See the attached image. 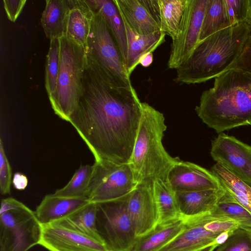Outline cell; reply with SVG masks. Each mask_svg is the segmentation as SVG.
Wrapping results in <instances>:
<instances>
[{"instance_id": "obj_1", "label": "cell", "mask_w": 251, "mask_h": 251, "mask_svg": "<svg viewBox=\"0 0 251 251\" xmlns=\"http://www.w3.org/2000/svg\"><path fill=\"white\" fill-rule=\"evenodd\" d=\"M142 114V102L133 86L111 87L87 65L82 95L69 123L95 161L129 163Z\"/></svg>"}, {"instance_id": "obj_18", "label": "cell", "mask_w": 251, "mask_h": 251, "mask_svg": "<svg viewBox=\"0 0 251 251\" xmlns=\"http://www.w3.org/2000/svg\"><path fill=\"white\" fill-rule=\"evenodd\" d=\"M120 14L129 27L136 33L146 35L160 28L144 0H113Z\"/></svg>"}, {"instance_id": "obj_28", "label": "cell", "mask_w": 251, "mask_h": 251, "mask_svg": "<svg viewBox=\"0 0 251 251\" xmlns=\"http://www.w3.org/2000/svg\"><path fill=\"white\" fill-rule=\"evenodd\" d=\"M187 0H158L160 16V31L170 36L176 35Z\"/></svg>"}, {"instance_id": "obj_2", "label": "cell", "mask_w": 251, "mask_h": 251, "mask_svg": "<svg viewBox=\"0 0 251 251\" xmlns=\"http://www.w3.org/2000/svg\"><path fill=\"white\" fill-rule=\"evenodd\" d=\"M195 111L217 133L251 125V75L232 68L214 78L204 91Z\"/></svg>"}, {"instance_id": "obj_22", "label": "cell", "mask_w": 251, "mask_h": 251, "mask_svg": "<svg viewBox=\"0 0 251 251\" xmlns=\"http://www.w3.org/2000/svg\"><path fill=\"white\" fill-rule=\"evenodd\" d=\"M87 1L92 9L99 11L104 17L126 67L127 53L126 31L122 16L113 0H87Z\"/></svg>"}, {"instance_id": "obj_34", "label": "cell", "mask_w": 251, "mask_h": 251, "mask_svg": "<svg viewBox=\"0 0 251 251\" xmlns=\"http://www.w3.org/2000/svg\"><path fill=\"white\" fill-rule=\"evenodd\" d=\"M232 68L241 70L251 75V28L241 52Z\"/></svg>"}, {"instance_id": "obj_19", "label": "cell", "mask_w": 251, "mask_h": 251, "mask_svg": "<svg viewBox=\"0 0 251 251\" xmlns=\"http://www.w3.org/2000/svg\"><path fill=\"white\" fill-rule=\"evenodd\" d=\"M226 189H209L176 192L178 207L183 218L197 216L213 210Z\"/></svg>"}, {"instance_id": "obj_10", "label": "cell", "mask_w": 251, "mask_h": 251, "mask_svg": "<svg viewBox=\"0 0 251 251\" xmlns=\"http://www.w3.org/2000/svg\"><path fill=\"white\" fill-rule=\"evenodd\" d=\"M208 0H187L176 35L172 40L168 68L176 69L190 57L199 42Z\"/></svg>"}, {"instance_id": "obj_31", "label": "cell", "mask_w": 251, "mask_h": 251, "mask_svg": "<svg viewBox=\"0 0 251 251\" xmlns=\"http://www.w3.org/2000/svg\"><path fill=\"white\" fill-rule=\"evenodd\" d=\"M60 43L59 39L50 40L46 56L45 71V85L49 98L55 91L59 64Z\"/></svg>"}, {"instance_id": "obj_15", "label": "cell", "mask_w": 251, "mask_h": 251, "mask_svg": "<svg viewBox=\"0 0 251 251\" xmlns=\"http://www.w3.org/2000/svg\"><path fill=\"white\" fill-rule=\"evenodd\" d=\"M213 215L212 210L197 216L184 218L185 225L182 231L158 251H199L216 245V238L220 233L208 230L204 226Z\"/></svg>"}, {"instance_id": "obj_23", "label": "cell", "mask_w": 251, "mask_h": 251, "mask_svg": "<svg viewBox=\"0 0 251 251\" xmlns=\"http://www.w3.org/2000/svg\"><path fill=\"white\" fill-rule=\"evenodd\" d=\"M70 5L69 0H46L41 25L50 40L66 35Z\"/></svg>"}, {"instance_id": "obj_3", "label": "cell", "mask_w": 251, "mask_h": 251, "mask_svg": "<svg viewBox=\"0 0 251 251\" xmlns=\"http://www.w3.org/2000/svg\"><path fill=\"white\" fill-rule=\"evenodd\" d=\"M251 28L243 22L220 30L200 41L188 59L176 70V81L204 82L232 69Z\"/></svg>"}, {"instance_id": "obj_4", "label": "cell", "mask_w": 251, "mask_h": 251, "mask_svg": "<svg viewBox=\"0 0 251 251\" xmlns=\"http://www.w3.org/2000/svg\"><path fill=\"white\" fill-rule=\"evenodd\" d=\"M142 114L129 164L137 184L153 183L167 179L169 171L179 159L171 156L162 144L167 128L163 114L142 102Z\"/></svg>"}, {"instance_id": "obj_26", "label": "cell", "mask_w": 251, "mask_h": 251, "mask_svg": "<svg viewBox=\"0 0 251 251\" xmlns=\"http://www.w3.org/2000/svg\"><path fill=\"white\" fill-rule=\"evenodd\" d=\"M97 211L98 204L90 202L73 214L53 223L104 241L97 226Z\"/></svg>"}, {"instance_id": "obj_21", "label": "cell", "mask_w": 251, "mask_h": 251, "mask_svg": "<svg viewBox=\"0 0 251 251\" xmlns=\"http://www.w3.org/2000/svg\"><path fill=\"white\" fill-rule=\"evenodd\" d=\"M69 12L66 36L85 47L91 28L93 12L87 0H69Z\"/></svg>"}, {"instance_id": "obj_6", "label": "cell", "mask_w": 251, "mask_h": 251, "mask_svg": "<svg viewBox=\"0 0 251 251\" xmlns=\"http://www.w3.org/2000/svg\"><path fill=\"white\" fill-rule=\"evenodd\" d=\"M59 39V64L56 88L49 99L54 113L69 122L82 95L87 63L83 46L66 36Z\"/></svg>"}, {"instance_id": "obj_25", "label": "cell", "mask_w": 251, "mask_h": 251, "mask_svg": "<svg viewBox=\"0 0 251 251\" xmlns=\"http://www.w3.org/2000/svg\"><path fill=\"white\" fill-rule=\"evenodd\" d=\"M184 218L158 224L147 235L139 238L133 251H158L171 242L183 229Z\"/></svg>"}, {"instance_id": "obj_39", "label": "cell", "mask_w": 251, "mask_h": 251, "mask_svg": "<svg viewBox=\"0 0 251 251\" xmlns=\"http://www.w3.org/2000/svg\"><path fill=\"white\" fill-rule=\"evenodd\" d=\"M218 247L217 245H212L205 248L199 251H215V249Z\"/></svg>"}, {"instance_id": "obj_17", "label": "cell", "mask_w": 251, "mask_h": 251, "mask_svg": "<svg viewBox=\"0 0 251 251\" xmlns=\"http://www.w3.org/2000/svg\"><path fill=\"white\" fill-rule=\"evenodd\" d=\"M90 202L87 198L46 195L37 207L35 215L41 224H49L69 216Z\"/></svg>"}, {"instance_id": "obj_37", "label": "cell", "mask_w": 251, "mask_h": 251, "mask_svg": "<svg viewBox=\"0 0 251 251\" xmlns=\"http://www.w3.org/2000/svg\"><path fill=\"white\" fill-rule=\"evenodd\" d=\"M235 230H229L220 233L216 238V244L219 246L224 244L233 233Z\"/></svg>"}, {"instance_id": "obj_24", "label": "cell", "mask_w": 251, "mask_h": 251, "mask_svg": "<svg viewBox=\"0 0 251 251\" xmlns=\"http://www.w3.org/2000/svg\"><path fill=\"white\" fill-rule=\"evenodd\" d=\"M153 195L158 214V224L183 219L176 192L167 179H157L153 183Z\"/></svg>"}, {"instance_id": "obj_11", "label": "cell", "mask_w": 251, "mask_h": 251, "mask_svg": "<svg viewBox=\"0 0 251 251\" xmlns=\"http://www.w3.org/2000/svg\"><path fill=\"white\" fill-rule=\"evenodd\" d=\"M243 22L251 23V0H208L199 42Z\"/></svg>"}, {"instance_id": "obj_8", "label": "cell", "mask_w": 251, "mask_h": 251, "mask_svg": "<svg viewBox=\"0 0 251 251\" xmlns=\"http://www.w3.org/2000/svg\"><path fill=\"white\" fill-rule=\"evenodd\" d=\"M86 198L102 203L124 200L137 185L129 163L95 161Z\"/></svg>"}, {"instance_id": "obj_9", "label": "cell", "mask_w": 251, "mask_h": 251, "mask_svg": "<svg viewBox=\"0 0 251 251\" xmlns=\"http://www.w3.org/2000/svg\"><path fill=\"white\" fill-rule=\"evenodd\" d=\"M126 199L98 204L97 228L111 251H133L138 239L127 213Z\"/></svg>"}, {"instance_id": "obj_20", "label": "cell", "mask_w": 251, "mask_h": 251, "mask_svg": "<svg viewBox=\"0 0 251 251\" xmlns=\"http://www.w3.org/2000/svg\"><path fill=\"white\" fill-rule=\"evenodd\" d=\"M122 18L125 26L127 43L126 68L130 76L139 64L140 58L147 53L152 52L163 43L166 34L161 31L146 35L138 34L129 27L122 16Z\"/></svg>"}, {"instance_id": "obj_32", "label": "cell", "mask_w": 251, "mask_h": 251, "mask_svg": "<svg viewBox=\"0 0 251 251\" xmlns=\"http://www.w3.org/2000/svg\"><path fill=\"white\" fill-rule=\"evenodd\" d=\"M215 251H251V227L240 226Z\"/></svg>"}, {"instance_id": "obj_16", "label": "cell", "mask_w": 251, "mask_h": 251, "mask_svg": "<svg viewBox=\"0 0 251 251\" xmlns=\"http://www.w3.org/2000/svg\"><path fill=\"white\" fill-rule=\"evenodd\" d=\"M167 179L176 192L218 189L222 187L211 171L196 164L180 160L169 171Z\"/></svg>"}, {"instance_id": "obj_5", "label": "cell", "mask_w": 251, "mask_h": 251, "mask_svg": "<svg viewBox=\"0 0 251 251\" xmlns=\"http://www.w3.org/2000/svg\"><path fill=\"white\" fill-rule=\"evenodd\" d=\"M92 10L90 31L84 47L88 68L111 87H132L130 76L104 17L99 11Z\"/></svg>"}, {"instance_id": "obj_38", "label": "cell", "mask_w": 251, "mask_h": 251, "mask_svg": "<svg viewBox=\"0 0 251 251\" xmlns=\"http://www.w3.org/2000/svg\"><path fill=\"white\" fill-rule=\"evenodd\" d=\"M152 52H149L143 55L140 59L139 64L144 67H148L153 61Z\"/></svg>"}, {"instance_id": "obj_27", "label": "cell", "mask_w": 251, "mask_h": 251, "mask_svg": "<svg viewBox=\"0 0 251 251\" xmlns=\"http://www.w3.org/2000/svg\"><path fill=\"white\" fill-rule=\"evenodd\" d=\"M211 171L218 178L221 185L251 214V186L219 163L216 162Z\"/></svg>"}, {"instance_id": "obj_30", "label": "cell", "mask_w": 251, "mask_h": 251, "mask_svg": "<svg viewBox=\"0 0 251 251\" xmlns=\"http://www.w3.org/2000/svg\"><path fill=\"white\" fill-rule=\"evenodd\" d=\"M215 208L227 217L238 222L240 226L251 227V214L226 189Z\"/></svg>"}, {"instance_id": "obj_36", "label": "cell", "mask_w": 251, "mask_h": 251, "mask_svg": "<svg viewBox=\"0 0 251 251\" xmlns=\"http://www.w3.org/2000/svg\"><path fill=\"white\" fill-rule=\"evenodd\" d=\"M12 184L16 189L24 190L28 185V179L24 174L17 172L14 175Z\"/></svg>"}, {"instance_id": "obj_7", "label": "cell", "mask_w": 251, "mask_h": 251, "mask_svg": "<svg viewBox=\"0 0 251 251\" xmlns=\"http://www.w3.org/2000/svg\"><path fill=\"white\" fill-rule=\"evenodd\" d=\"M0 212V251H27L39 244L41 224L35 212L22 202L6 199Z\"/></svg>"}, {"instance_id": "obj_35", "label": "cell", "mask_w": 251, "mask_h": 251, "mask_svg": "<svg viewBox=\"0 0 251 251\" xmlns=\"http://www.w3.org/2000/svg\"><path fill=\"white\" fill-rule=\"evenodd\" d=\"M26 0H3V5L7 16L10 21L14 22L20 14Z\"/></svg>"}, {"instance_id": "obj_12", "label": "cell", "mask_w": 251, "mask_h": 251, "mask_svg": "<svg viewBox=\"0 0 251 251\" xmlns=\"http://www.w3.org/2000/svg\"><path fill=\"white\" fill-rule=\"evenodd\" d=\"M210 154L217 163L251 186V146L222 132L212 141Z\"/></svg>"}, {"instance_id": "obj_29", "label": "cell", "mask_w": 251, "mask_h": 251, "mask_svg": "<svg viewBox=\"0 0 251 251\" xmlns=\"http://www.w3.org/2000/svg\"><path fill=\"white\" fill-rule=\"evenodd\" d=\"M93 171V165L81 166L68 183L63 187L57 190L53 195L68 198H86Z\"/></svg>"}, {"instance_id": "obj_13", "label": "cell", "mask_w": 251, "mask_h": 251, "mask_svg": "<svg viewBox=\"0 0 251 251\" xmlns=\"http://www.w3.org/2000/svg\"><path fill=\"white\" fill-rule=\"evenodd\" d=\"M39 244L49 251H111L104 241L54 223L41 224Z\"/></svg>"}, {"instance_id": "obj_33", "label": "cell", "mask_w": 251, "mask_h": 251, "mask_svg": "<svg viewBox=\"0 0 251 251\" xmlns=\"http://www.w3.org/2000/svg\"><path fill=\"white\" fill-rule=\"evenodd\" d=\"M12 171L6 157L1 139H0V191L2 195L10 193Z\"/></svg>"}, {"instance_id": "obj_14", "label": "cell", "mask_w": 251, "mask_h": 251, "mask_svg": "<svg viewBox=\"0 0 251 251\" xmlns=\"http://www.w3.org/2000/svg\"><path fill=\"white\" fill-rule=\"evenodd\" d=\"M127 213L139 238L153 230L158 223L153 183H140L126 199Z\"/></svg>"}]
</instances>
